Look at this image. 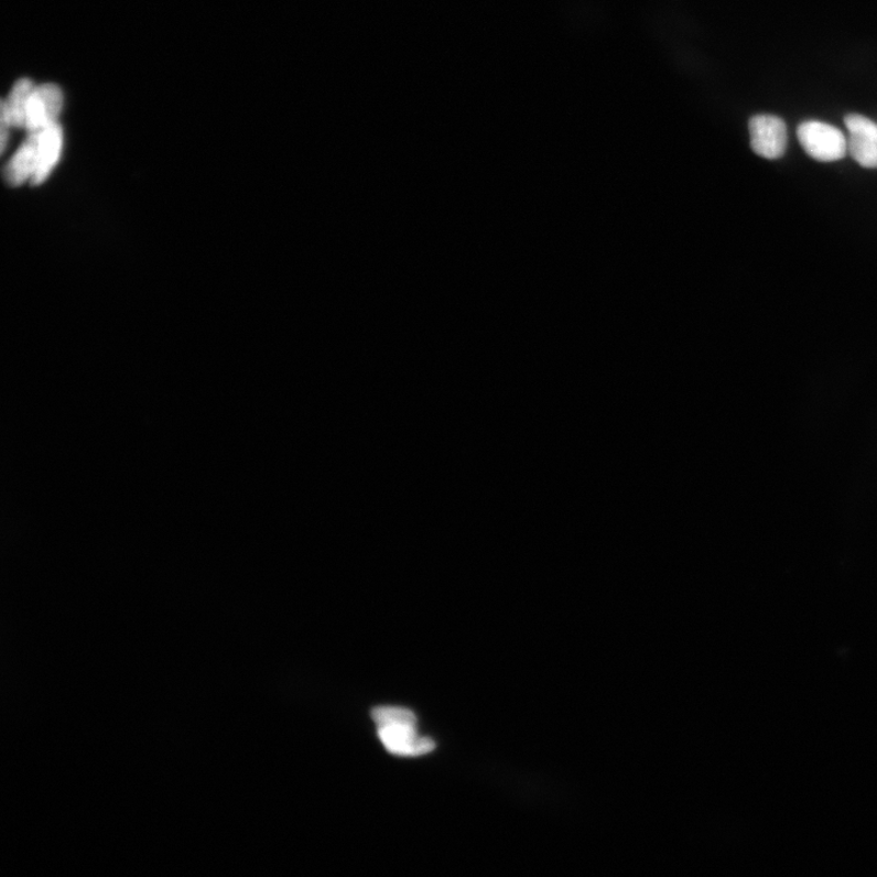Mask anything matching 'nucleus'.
Returning <instances> with one entry per match:
<instances>
[{
	"instance_id": "nucleus-5",
	"label": "nucleus",
	"mask_w": 877,
	"mask_h": 877,
	"mask_svg": "<svg viewBox=\"0 0 877 877\" xmlns=\"http://www.w3.org/2000/svg\"><path fill=\"white\" fill-rule=\"evenodd\" d=\"M64 97L61 87L47 84L34 88L29 101L26 129L30 133L41 132L53 123L63 108Z\"/></svg>"
},
{
	"instance_id": "nucleus-6",
	"label": "nucleus",
	"mask_w": 877,
	"mask_h": 877,
	"mask_svg": "<svg viewBox=\"0 0 877 877\" xmlns=\"http://www.w3.org/2000/svg\"><path fill=\"white\" fill-rule=\"evenodd\" d=\"M40 145L41 132L31 133L14 158L10 160L6 169V178L11 186H20L28 178H32L39 165Z\"/></svg>"
},
{
	"instance_id": "nucleus-7",
	"label": "nucleus",
	"mask_w": 877,
	"mask_h": 877,
	"mask_svg": "<svg viewBox=\"0 0 877 877\" xmlns=\"http://www.w3.org/2000/svg\"><path fill=\"white\" fill-rule=\"evenodd\" d=\"M63 148V130L57 123L41 131L40 159L36 171L32 176L33 184H41L50 176L59 160Z\"/></svg>"
},
{
	"instance_id": "nucleus-4",
	"label": "nucleus",
	"mask_w": 877,
	"mask_h": 877,
	"mask_svg": "<svg viewBox=\"0 0 877 877\" xmlns=\"http://www.w3.org/2000/svg\"><path fill=\"white\" fill-rule=\"evenodd\" d=\"M848 153L864 169H877V123L860 113L845 118Z\"/></svg>"
},
{
	"instance_id": "nucleus-8",
	"label": "nucleus",
	"mask_w": 877,
	"mask_h": 877,
	"mask_svg": "<svg viewBox=\"0 0 877 877\" xmlns=\"http://www.w3.org/2000/svg\"><path fill=\"white\" fill-rule=\"evenodd\" d=\"M32 80L22 78L18 80L8 100L2 102V112L8 118L10 126L25 127L30 98L34 90Z\"/></svg>"
},
{
	"instance_id": "nucleus-1",
	"label": "nucleus",
	"mask_w": 877,
	"mask_h": 877,
	"mask_svg": "<svg viewBox=\"0 0 877 877\" xmlns=\"http://www.w3.org/2000/svg\"><path fill=\"white\" fill-rule=\"evenodd\" d=\"M380 743L399 757H421L434 751L431 737L422 736L415 714L403 707L379 706L372 710Z\"/></svg>"
},
{
	"instance_id": "nucleus-2",
	"label": "nucleus",
	"mask_w": 877,
	"mask_h": 877,
	"mask_svg": "<svg viewBox=\"0 0 877 877\" xmlns=\"http://www.w3.org/2000/svg\"><path fill=\"white\" fill-rule=\"evenodd\" d=\"M798 138L804 152L821 163H834L844 159L848 142L835 126L822 121H804L799 126Z\"/></svg>"
},
{
	"instance_id": "nucleus-3",
	"label": "nucleus",
	"mask_w": 877,
	"mask_h": 877,
	"mask_svg": "<svg viewBox=\"0 0 877 877\" xmlns=\"http://www.w3.org/2000/svg\"><path fill=\"white\" fill-rule=\"evenodd\" d=\"M754 152L768 160L780 159L789 144L788 127L775 115H756L748 123Z\"/></svg>"
}]
</instances>
